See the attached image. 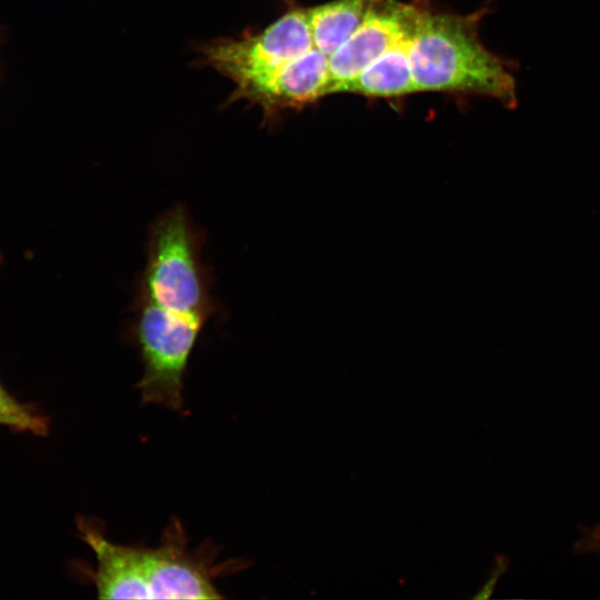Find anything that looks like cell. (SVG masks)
<instances>
[{"mask_svg":"<svg viewBox=\"0 0 600 600\" xmlns=\"http://www.w3.org/2000/svg\"><path fill=\"white\" fill-rule=\"evenodd\" d=\"M594 547H598L600 550V529H598L593 536Z\"/></svg>","mask_w":600,"mask_h":600,"instance_id":"cell-11","label":"cell"},{"mask_svg":"<svg viewBox=\"0 0 600 600\" xmlns=\"http://www.w3.org/2000/svg\"><path fill=\"white\" fill-rule=\"evenodd\" d=\"M427 0H378L357 30L329 56V93L359 76L400 39L412 33Z\"/></svg>","mask_w":600,"mask_h":600,"instance_id":"cell-6","label":"cell"},{"mask_svg":"<svg viewBox=\"0 0 600 600\" xmlns=\"http://www.w3.org/2000/svg\"><path fill=\"white\" fill-rule=\"evenodd\" d=\"M0 424L33 433L46 431V422L28 407L18 402L0 384Z\"/></svg>","mask_w":600,"mask_h":600,"instance_id":"cell-10","label":"cell"},{"mask_svg":"<svg viewBox=\"0 0 600 600\" xmlns=\"http://www.w3.org/2000/svg\"><path fill=\"white\" fill-rule=\"evenodd\" d=\"M313 47L307 9L293 7L259 32L201 46L199 58L234 83L229 102H250L280 69Z\"/></svg>","mask_w":600,"mask_h":600,"instance_id":"cell-4","label":"cell"},{"mask_svg":"<svg viewBox=\"0 0 600 600\" xmlns=\"http://www.w3.org/2000/svg\"><path fill=\"white\" fill-rule=\"evenodd\" d=\"M487 12V8L467 14L434 12L426 6L409 49L416 92L482 96L516 107V67L487 49L479 37Z\"/></svg>","mask_w":600,"mask_h":600,"instance_id":"cell-2","label":"cell"},{"mask_svg":"<svg viewBox=\"0 0 600 600\" xmlns=\"http://www.w3.org/2000/svg\"><path fill=\"white\" fill-rule=\"evenodd\" d=\"M2 40H3V32L0 30V44L2 43Z\"/></svg>","mask_w":600,"mask_h":600,"instance_id":"cell-12","label":"cell"},{"mask_svg":"<svg viewBox=\"0 0 600 600\" xmlns=\"http://www.w3.org/2000/svg\"><path fill=\"white\" fill-rule=\"evenodd\" d=\"M378 0H333L307 9L313 46L333 53L362 23Z\"/></svg>","mask_w":600,"mask_h":600,"instance_id":"cell-9","label":"cell"},{"mask_svg":"<svg viewBox=\"0 0 600 600\" xmlns=\"http://www.w3.org/2000/svg\"><path fill=\"white\" fill-rule=\"evenodd\" d=\"M207 320L138 298L134 334L143 363L138 382L142 403L182 409L187 364Z\"/></svg>","mask_w":600,"mask_h":600,"instance_id":"cell-5","label":"cell"},{"mask_svg":"<svg viewBox=\"0 0 600 600\" xmlns=\"http://www.w3.org/2000/svg\"><path fill=\"white\" fill-rule=\"evenodd\" d=\"M414 31L400 39L353 80L342 84L337 93H357L372 98L416 93L409 57Z\"/></svg>","mask_w":600,"mask_h":600,"instance_id":"cell-8","label":"cell"},{"mask_svg":"<svg viewBox=\"0 0 600 600\" xmlns=\"http://www.w3.org/2000/svg\"><path fill=\"white\" fill-rule=\"evenodd\" d=\"M79 529L96 554L92 579L101 599L222 598L213 583L218 567L209 554L188 550L178 520L167 527L157 548L117 544L99 526L84 519Z\"/></svg>","mask_w":600,"mask_h":600,"instance_id":"cell-1","label":"cell"},{"mask_svg":"<svg viewBox=\"0 0 600 600\" xmlns=\"http://www.w3.org/2000/svg\"><path fill=\"white\" fill-rule=\"evenodd\" d=\"M329 57L313 47L280 69L250 102L272 116L317 101L329 94Z\"/></svg>","mask_w":600,"mask_h":600,"instance_id":"cell-7","label":"cell"},{"mask_svg":"<svg viewBox=\"0 0 600 600\" xmlns=\"http://www.w3.org/2000/svg\"><path fill=\"white\" fill-rule=\"evenodd\" d=\"M199 244V236L182 206L159 217L150 229L138 298L174 312L208 319L214 307Z\"/></svg>","mask_w":600,"mask_h":600,"instance_id":"cell-3","label":"cell"}]
</instances>
